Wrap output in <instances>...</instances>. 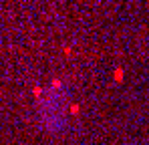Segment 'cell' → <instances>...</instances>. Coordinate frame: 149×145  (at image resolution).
I'll use <instances>...</instances> for the list:
<instances>
[{
  "mask_svg": "<svg viewBox=\"0 0 149 145\" xmlns=\"http://www.w3.org/2000/svg\"><path fill=\"white\" fill-rule=\"evenodd\" d=\"M125 77V72H123V69L119 67V69H115V83H121V79Z\"/></svg>",
  "mask_w": 149,
  "mask_h": 145,
  "instance_id": "6da1fadb",
  "label": "cell"
},
{
  "mask_svg": "<svg viewBox=\"0 0 149 145\" xmlns=\"http://www.w3.org/2000/svg\"><path fill=\"white\" fill-rule=\"evenodd\" d=\"M79 111H81V107H79L77 103H73V105H71V113H73V115H77Z\"/></svg>",
  "mask_w": 149,
  "mask_h": 145,
  "instance_id": "7a4b0ae2",
  "label": "cell"
}]
</instances>
